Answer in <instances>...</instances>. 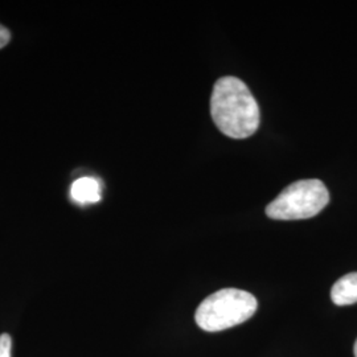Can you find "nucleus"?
Instances as JSON below:
<instances>
[{
	"label": "nucleus",
	"mask_w": 357,
	"mask_h": 357,
	"mask_svg": "<svg viewBox=\"0 0 357 357\" xmlns=\"http://www.w3.org/2000/svg\"><path fill=\"white\" fill-rule=\"evenodd\" d=\"M354 352H355V357H357V340L356 343H355V348H354Z\"/></svg>",
	"instance_id": "6e6552de"
},
{
	"label": "nucleus",
	"mask_w": 357,
	"mask_h": 357,
	"mask_svg": "<svg viewBox=\"0 0 357 357\" xmlns=\"http://www.w3.org/2000/svg\"><path fill=\"white\" fill-rule=\"evenodd\" d=\"M330 203V193L318 178L298 180L266 206V215L273 220H306L317 216Z\"/></svg>",
	"instance_id": "7ed1b4c3"
},
{
	"label": "nucleus",
	"mask_w": 357,
	"mask_h": 357,
	"mask_svg": "<svg viewBox=\"0 0 357 357\" xmlns=\"http://www.w3.org/2000/svg\"><path fill=\"white\" fill-rule=\"evenodd\" d=\"M13 339L8 333L0 335V357H11Z\"/></svg>",
	"instance_id": "423d86ee"
},
{
	"label": "nucleus",
	"mask_w": 357,
	"mask_h": 357,
	"mask_svg": "<svg viewBox=\"0 0 357 357\" xmlns=\"http://www.w3.org/2000/svg\"><path fill=\"white\" fill-rule=\"evenodd\" d=\"M101 183L96 178H77L70 187V199L78 205L96 204L101 200Z\"/></svg>",
	"instance_id": "20e7f679"
},
{
	"label": "nucleus",
	"mask_w": 357,
	"mask_h": 357,
	"mask_svg": "<svg viewBox=\"0 0 357 357\" xmlns=\"http://www.w3.org/2000/svg\"><path fill=\"white\" fill-rule=\"evenodd\" d=\"M257 308L258 302L252 294L222 289L205 298L196 310L195 320L204 331H224L250 319Z\"/></svg>",
	"instance_id": "f03ea898"
},
{
	"label": "nucleus",
	"mask_w": 357,
	"mask_h": 357,
	"mask_svg": "<svg viewBox=\"0 0 357 357\" xmlns=\"http://www.w3.org/2000/svg\"><path fill=\"white\" fill-rule=\"evenodd\" d=\"M10 38H11V35H10L8 29H7L6 26H3L0 24V48H3L4 45H7L8 41H10Z\"/></svg>",
	"instance_id": "0eeeda50"
},
{
	"label": "nucleus",
	"mask_w": 357,
	"mask_h": 357,
	"mask_svg": "<svg viewBox=\"0 0 357 357\" xmlns=\"http://www.w3.org/2000/svg\"><path fill=\"white\" fill-rule=\"evenodd\" d=\"M211 115L217 128L233 139L252 137L261 121L252 91L237 77L217 79L211 97Z\"/></svg>",
	"instance_id": "f257e3e1"
},
{
	"label": "nucleus",
	"mask_w": 357,
	"mask_h": 357,
	"mask_svg": "<svg viewBox=\"0 0 357 357\" xmlns=\"http://www.w3.org/2000/svg\"><path fill=\"white\" fill-rule=\"evenodd\" d=\"M332 302L336 306H349L357 303V273H349L332 286Z\"/></svg>",
	"instance_id": "39448f33"
}]
</instances>
